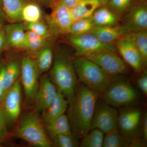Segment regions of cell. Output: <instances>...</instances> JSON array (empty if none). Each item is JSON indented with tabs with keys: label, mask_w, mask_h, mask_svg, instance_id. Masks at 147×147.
<instances>
[{
	"label": "cell",
	"mask_w": 147,
	"mask_h": 147,
	"mask_svg": "<svg viewBox=\"0 0 147 147\" xmlns=\"http://www.w3.org/2000/svg\"><path fill=\"white\" fill-rule=\"evenodd\" d=\"M137 79V84L140 90L145 96L147 95V71L144 69Z\"/></svg>",
	"instance_id": "e575fe53"
},
{
	"label": "cell",
	"mask_w": 147,
	"mask_h": 147,
	"mask_svg": "<svg viewBox=\"0 0 147 147\" xmlns=\"http://www.w3.org/2000/svg\"><path fill=\"white\" fill-rule=\"evenodd\" d=\"M5 49V32L3 28L0 30V54Z\"/></svg>",
	"instance_id": "74e56055"
},
{
	"label": "cell",
	"mask_w": 147,
	"mask_h": 147,
	"mask_svg": "<svg viewBox=\"0 0 147 147\" xmlns=\"http://www.w3.org/2000/svg\"><path fill=\"white\" fill-rule=\"evenodd\" d=\"M21 60L22 59H20L19 58H13L5 62L3 83L4 94L20 77Z\"/></svg>",
	"instance_id": "ffe728a7"
},
{
	"label": "cell",
	"mask_w": 147,
	"mask_h": 147,
	"mask_svg": "<svg viewBox=\"0 0 147 147\" xmlns=\"http://www.w3.org/2000/svg\"><path fill=\"white\" fill-rule=\"evenodd\" d=\"M116 47L123 59L134 71H142L145 65L139 50L133 42L124 36L116 42Z\"/></svg>",
	"instance_id": "4fadbf2b"
},
{
	"label": "cell",
	"mask_w": 147,
	"mask_h": 147,
	"mask_svg": "<svg viewBox=\"0 0 147 147\" xmlns=\"http://www.w3.org/2000/svg\"><path fill=\"white\" fill-rule=\"evenodd\" d=\"M0 6L1 7L2 6V0H0Z\"/></svg>",
	"instance_id": "7bdbcfd3"
},
{
	"label": "cell",
	"mask_w": 147,
	"mask_h": 147,
	"mask_svg": "<svg viewBox=\"0 0 147 147\" xmlns=\"http://www.w3.org/2000/svg\"><path fill=\"white\" fill-rule=\"evenodd\" d=\"M83 138L81 144L82 147H102L104 139V133L100 129H91Z\"/></svg>",
	"instance_id": "f1b7e54d"
},
{
	"label": "cell",
	"mask_w": 147,
	"mask_h": 147,
	"mask_svg": "<svg viewBox=\"0 0 147 147\" xmlns=\"http://www.w3.org/2000/svg\"><path fill=\"white\" fill-rule=\"evenodd\" d=\"M137 0H108L107 5L118 16L124 15Z\"/></svg>",
	"instance_id": "d6a6232c"
},
{
	"label": "cell",
	"mask_w": 147,
	"mask_h": 147,
	"mask_svg": "<svg viewBox=\"0 0 147 147\" xmlns=\"http://www.w3.org/2000/svg\"><path fill=\"white\" fill-rule=\"evenodd\" d=\"M69 103L63 94L58 90L57 96L52 104L43 112L42 121L45 124L56 119L65 114Z\"/></svg>",
	"instance_id": "ac0fdd59"
},
{
	"label": "cell",
	"mask_w": 147,
	"mask_h": 147,
	"mask_svg": "<svg viewBox=\"0 0 147 147\" xmlns=\"http://www.w3.org/2000/svg\"><path fill=\"white\" fill-rule=\"evenodd\" d=\"M95 26H107L116 25L119 20L118 16L106 4L98 7L91 16Z\"/></svg>",
	"instance_id": "44dd1931"
},
{
	"label": "cell",
	"mask_w": 147,
	"mask_h": 147,
	"mask_svg": "<svg viewBox=\"0 0 147 147\" xmlns=\"http://www.w3.org/2000/svg\"><path fill=\"white\" fill-rule=\"evenodd\" d=\"M125 15V26L129 32L147 30V5L146 2L134 4Z\"/></svg>",
	"instance_id": "5bb4252c"
},
{
	"label": "cell",
	"mask_w": 147,
	"mask_h": 147,
	"mask_svg": "<svg viewBox=\"0 0 147 147\" xmlns=\"http://www.w3.org/2000/svg\"><path fill=\"white\" fill-rule=\"evenodd\" d=\"M73 61L77 79L93 91L102 94L113 82L112 77L88 58L77 57Z\"/></svg>",
	"instance_id": "3957f363"
},
{
	"label": "cell",
	"mask_w": 147,
	"mask_h": 147,
	"mask_svg": "<svg viewBox=\"0 0 147 147\" xmlns=\"http://www.w3.org/2000/svg\"><path fill=\"white\" fill-rule=\"evenodd\" d=\"M141 117V111L139 109L121 108L118 115L117 127L120 133L130 138L138 128Z\"/></svg>",
	"instance_id": "9a60e30c"
},
{
	"label": "cell",
	"mask_w": 147,
	"mask_h": 147,
	"mask_svg": "<svg viewBox=\"0 0 147 147\" xmlns=\"http://www.w3.org/2000/svg\"><path fill=\"white\" fill-rule=\"evenodd\" d=\"M5 21V19L0 18V30H1L4 27Z\"/></svg>",
	"instance_id": "b9f144b4"
},
{
	"label": "cell",
	"mask_w": 147,
	"mask_h": 147,
	"mask_svg": "<svg viewBox=\"0 0 147 147\" xmlns=\"http://www.w3.org/2000/svg\"><path fill=\"white\" fill-rule=\"evenodd\" d=\"M39 75L34 59L30 56H24L21 60L20 79L27 99L31 102H34L38 90Z\"/></svg>",
	"instance_id": "ba28073f"
},
{
	"label": "cell",
	"mask_w": 147,
	"mask_h": 147,
	"mask_svg": "<svg viewBox=\"0 0 147 147\" xmlns=\"http://www.w3.org/2000/svg\"><path fill=\"white\" fill-rule=\"evenodd\" d=\"M69 43L75 48L77 57H85L96 52L110 51L116 52V46L113 44H106L100 41L91 33L81 34L70 35Z\"/></svg>",
	"instance_id": "52a82bcc"
},
{
	"label": "cell",
	"mask_w": 147,
	"mask_h": 147,
	"mask_svg": "<svg viewBox=\"0 0 147 147\" xmlns=\"http://www.w3.org/2000/svg\"><path fill=\"white\" fill-rule=\"evenodd\" d=\"M78 139L71 132L53 137L50 140L53 146L76 147L79 146Z\"/></svg>",
	"instance_id": "4dcf8cb0"
},
{
	"label": "cell",
	"mask_w": 147,
	"mask_h": 147,
	"mask_svg": "<svg viewBox=\"0 0 147 147\" xmlns=\"http://www.w3.org/2000/svg\"><path fill=\"white\" fill-rule=\"evenodd\" d=\"M50 69V80L69 104L73 99L77 86V77L73 61L66 52L59 50Z\"/></svg>",
	"instance_id": "7a4b0ae2"
},
{
	"label": "cell",
	"mask_w": 147,
	"mask_h": 147,
	"mask_svg": "<svg viewBox=\"0 0 147 147\" xmlns=\"http://www.w3.org/2000/svg\"><path fill=\"white\" fill-rule=\"evenodd\" d=\"M58 92L57 87L50 80L49 75L41 77L34 101L37 114L43 113L55 99Z\"/></svg>",
	"instance_id": "7c38bea8"
},
{
	"label": "cell",
	"mask_w": 147,
	"mask_h": 147,
	"mask_svg": "<svg viewBox=\"0 0 147 147\" xmlns=\"http://www.w3.org/2000/svg\"><path fill=\"white\" fill-rule=\"evenodd\" d=\"M51 39L38 35L33 32L26 31V38L24 50L26 51L31 57H35L38 53Z\"/></svg>",
	"instance_id": "d4e9b609"
},
{
	"label": "cell",
	"mask_w": 147,
	"mask_h": 147,
	"mask_svg": "<svg viewBox=\"0 0 147 147\" xmlns=\"http://www.w3.org/2000/svg\"><path fill=\"white\" fill-rule=\"evenodd\" d=\"M0 103L7 121H16L21 111V86L20 78L5 93Z\"/></svg>",
	"instance_id": "8fae6325"
},
{
	"label": "cell",
	"mask_w": 147,
	"mask_h": 147,
	"mask_svg": "<svg viewBox=\"0 0 147 147\" xmlns=\"http://www.w3.org/2000/svg\"><path fill=\"white\" fill-rule=\"evenodd\" d=\"M129 32L125 25L95 26L90 33L106 44H113Z\"/></svg>",
	"instance_id": "e0dca14e"
},
{
	"label": "cell",
	"mask_w": 147,
	"mask_h": 147,
	"mask_svg": "<svg viewBox=\"0 0 147 147\" xmlns=\"http://www.w3.org/2000/svg\"><path fill=\"white\" fill-rule=\"evenodd\" d=\"M22 21L33 23L42 19V11L36 0H31L26 4L21 12Z\"/></svg>",
	"instance_id": "484cf974"
},
{
	"label": "cell",
	"mask_w": 147,
	"mask_h": 147,
	"mask_svg": "<svg viewBox=\"0 0 147 147\" xmlns=\"http://www.w3.org/2000/svg\"><path fill=\"white\" fill-rule=\"evenodd\" d=\"M7 123V120L0 103V146L7 139L9 136Z\"/></svg>",
	"instance_id": "836d02e7"
},
{
	"label": "cell",
	"mask_w": 147,
	"mask_h": 147,
	"mask_svg": "<svg viewBox=\"0 0 147 147\" xmlns=\"http://www.w3.org/2000/svg\"><path fill=\"white\" fill-rule=\"evenodd\" d=\"M26 31L33 32L36 34L47 38L52 36L46 22L43 19L33 23H24Z\"/></svg>",
	"instance_id": "1f68e13d"
},
{
	"label": "cell",
	"mask_w": 147,
	"mask_h": 147,
	"mask_svg": "<svg viewBox=\"0 0 147 147\" xmlns=\"http://www.w3.org/2000/svg\"><path fill=\"white\" fill-rule=\"evenodd\" d=\"M45 128L50 139L62 134L71 132L68 117L65 114L45 124Z\"/></svg>",
	"instance_id": "cb8c5ba5"
},
{
	"label": "cell",
	"mask_w": 147,
	"mask_h": 147,
	"mask_svg": "<svg viewBox=\"0 0 147 147\" xmlns=\"http://www.w3.org/2000/svg\"><path fill=\"white\" fill-rule=\"evenodd\" d=\"M5 64V62L4 61H0V102L4 95L3 83Z\"/></svg>",
	"instance_id": "d590c367"
},
{
	"label": "cell",
	"mask_w": 147,
	"mask_h": 147,
	"mask_svg": "<svg viewBox=\"0 0 147 147\" xmlns=\"http://www.w3.org/2000/svg\"><path fill=\"white\" fill-rule=\"evenodd\" d=\"M94 27L91 17L81 18L72 23L69 34H81L89 33Z\"/></svg>",
	"instance_id": "f546056e"
},
{
	"label": "cell",
	"mask_w": 147,
	"mask_h": 147,
	"mask_svg": "<svg viewBox=\"0 0 147 147\" xmlns=\"http://www.w3.org/2000/svg\"><path fill=\"white\" fill-rule=\"evenodd\" d=\"M108 0H82L73 8L70 9L73 22L79 19L91 17L95 11Z\"/></svg>",
	"instance_id": "d6986e66"
},
{
	"label": "cell",
	"mask_w": 147,
	"mask_h": 147,
	"mask_svg": "<svg viewBox=\"0 0 147 147\" xmlns=\"http://www.w3.org/2000/svg\"><path fill=\"white\" fill-rule=\"evenodd\" d=\"M31 0H2V8L10 23L22 22L21 12L26 4Z\"/></svg>",
	"instance_id": "7402d4cb"
},
{
	"label": "cell",
	"mask_w": 147,
	"mask_h": 147,
	"mask_svg": "<svg viewBox=\"0 0 147 147\" xmlns=\"http://www.w3.org/2000/svg\"><path fill=\"white\" fill-rule=\"evenodd\" d=\"M36 1L38 2L43 4L49 5V4H50L52 1H53V0H36Z\"/></svg>",
	"instance_id": "ab89813d"
},
{
	"label": "cell",
	"mask_w": 147,
	"mask_h": 147,
	"mask_svg": "<svg viewBox=\"0 0 147 147\" xmlns=\"http://www.w3.org/2000/svg\"><path fill=\"white\" fill-rule=\"evenodd\" d=\"M118 115L117 110L108 103L96 105L92 119L91 130L98 129L105 134L114 131L117 128Z\"/></svg>",
	"instance_id": "30bf717a"
},
{
	"label": "cell",
	"mask_w": 147,
	"mask_h": 147,
	"mask_svg": "<svg viewBox=\"0 0 147 147\" xmlns=\"http://www.w3.org/2000/svg\"><path fill=\"white\" fill-rule=\"evenodd\" d=\"M85 57L97 64L111 77L124 74L128 71V65L116 52L100 51Z\"/></svg>",
	"instance_id": "9c48e42d"
},
{
	"label": "cell",
	"mask_w": 147,
	"mask_h": 147,
	"mask_svg": "<svg viewBox=\"0 0 147 147\" xmlns=\"http://www.w3.org/2000/svg\"><path fill=\"white\" fill-rule=\"evenodd\" d=\"M130 138L126 137L117 129L104 136L103 147H125L132 146L133 142Z\"/></svg>",
	"instance_id": "83f0119b"
},
{
	"label": "cell",
	"mask_w": 147,
	"mask_h": 147,
	"mask_svg": "<svg viewBox=\"0 0 147 147\" xmlns=\"http://www.w3.org/2000/svg\"><path fill=\"white\" fill-rule=\"evenodd\" d=\"M36 112H30L24 114L18 123L17 135L34 146L53 147L50 137Z\"/></svg>",
	"instance_id": "277c9868"
},
{
	"label": "cell",
	"mask_w": 147,
	"mask_h": 147,
	"mask_svg": "<svg viewBox=\"0 0 147 147\" xmlns=\"http://www.w3.org/2000/svg\"><path fill=\"white\" fill-rule=\"evenodd\" d=\"M54 54L50 42L42 48L34 57V61L39 74L50 70L54 61Z\"/></svg>",
	"instance_id": "603a6c76"
},
{
	"label": "cell",
	"mask_w": 147,
	"mask_h": 147,
	"mask_svg": "<svg viewBox=\"0 0 147 147\" xmlns=\"http://www.w3.org/2000/svg\"><path fill=\"white\" fill-rule=\"evenodd\" d=\"M5 38V49L24 50L26 30L24 23H9L4 27Z\"/></svg>",
	"instance_id": "2e32d148"
},
{
	"label": "cell",
	"mask_w": 147,
	"mask_h": 147,
	"mask_svg": "<svg viewBox=\"0 0 147 147\" xmlns=\"http://www.w3.org/2000/svg\"><path fill=\"white\" fill-rule=\"evenodd\" d=\"M125 36L137 47L146 65L147 61V30L129 32Z\"/></svg>",
	"instance_id": "4316f807"
},
{
	"label": "cell",
	"mask_w": 147,
	"mask_h": 147,
	"mask_svg": "<svg viewBox=\"0 0 147 147\" xmlns=\"http://www.w3.org/2000/svg\"><path fill=\"white\" fill-rule=\"evenodd\" d=\"M98 94L82 84L76 86L73 99L69 104L67 116L71 132L78 139H82L91 130Z\"/></svg>",
	"instance_id": "6da1fadb"
},
{
	"label": "cell",
	"mask_w": 147,
	"mask_h": 147,
	"mask_svg": "<svg viewBox=\"0 0 147 147\" xmlns=\"http://www.w3.org/2000/svg\"><path fill=\"white\" fill-rule=\"evenodd\" d=\"M142 122V133L143 137L145 141L147 140V113H145Z\"/></svg>",
	"instance_id": "f35d334b"
},
{
	"label": "cell",
	"mask_w": 147,
	"mask_h": 147,
	"mask_svg": "<svg viewBox=\"0 0 147 147\" xmlns=\"http://www.w3.org/2000/svg\"><path fill=\"white\" fill-rule=\"evenodd\" d=\"M0 18L6 20V17L5 13L4 12L1 6H0Z\"/></svg>",
	"instance_id": "60d3db41"
},
{
	"label": "cell",
	"mask_w": 147,
	"mask_h": 147,
	"mask_svg": "<svg viewBox=\"0 0 147 147\" xmlns=\"http://www.w3.org/2000/svg\"><path fill=\"white\" fill-rule=\"evenodd\" d=\"M138 94L135 88L126 81H115L102 94L105 102L115 107L131 104L137 100Z\"/></svg>",
	"instance_id": "8992f818"
},
{
	"label": "cell",
	"mask_w": 147,
	"mask_h": 147,
	"mask_svg": "<svg viewBox=\"0 0 147 147\" xmlns=\"http://www.w3.org/2000/svg\"><path fill=\"white\" fill-rule=\"evenodd\" d=\"M51 12L45 16V22L52 36H57L69 34L73 23L70 9L59 0H53L49 4Z\"/></svg>",
	"instance_id": "5b68a950"
},
{
	"label": "cell",
	"mask_w": 147,
	"mask_h": 147,
	"mask_svg": "<svg viewBox=\"0 0 147 147\" xmlns=\"http://www.w3.org/2000/svg\"><path fill=\"white\" fill-rule=\"evenodd\" d=\"M82 0H59L63 4L71 9L77 5Z\"/></svg>",
	"instance_id": "8d00e7d4"
}]
</instances>
